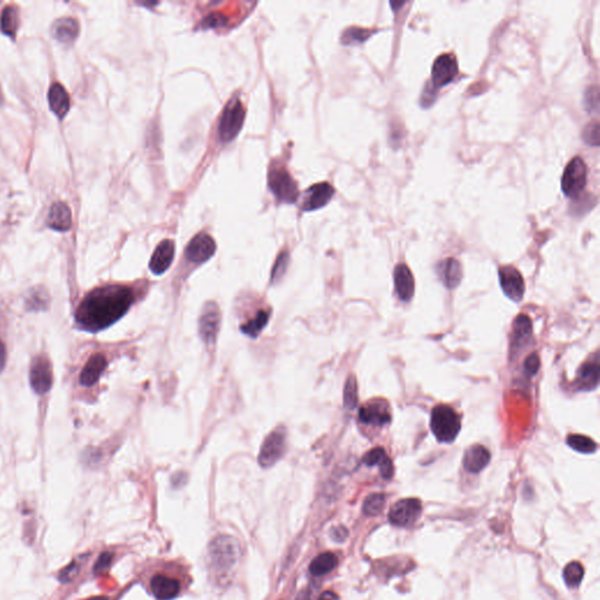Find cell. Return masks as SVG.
Returning <instances> with one entry per match:
<instances>
[{
	"mask_svg": "<svg viewBox=\"0 0 600 600\" xmlns=\"http://www.w3.org/2000/svg\"><path fill=\"white\" fill-rule=\"evenodd\" d=\"M134 293L122 285H108L89 292L75 312L78 328L96 333L120 321L131 309Z\"/></svg>",
	"mask_w": 600,
	"mask_h": 600,
	"instance_id": "obj_1",
	"label": "cell"
},
{
	"mask_svg": "<svg viewBox=\"0 0 600 600\" xmlns=\"http://www.w3.org/2000/svg\"><path fill=\"white\" fill-rule=\"evenodd\" d=\"M240 544L231 536H217L207 548L210 571L222 580L228 578L240 560Z\"/></svg>",
	"mask_w": 600,
	"mask_h": 600,
	"instance_id": "obj_2",
	"label": "cell"
},
{
	"mask_svg": "<svg viewBox=\"0 0 600 600\" xmlns=\"http://www.w3.org/2000/svg\"><path fill=\"white\" fill-rule=\"evenodd\" d=\"M430 430L442 444H451L461 430L460 415L448 404H437L430 415Z\"/></svg>",
	"mask_w": 600,
	"mask_h": 600,
	"instance_id": "obj_3",
	"label": "cell"
},
{
	"mask_svg": "<svg viewBox=\"0 0 600 600\" xmlns=\"http://www.w3.org/2000/svg\"><path fill=\"white\" fill-rule=\"evenodd\" d=\"M587 183V167L582 157L576 156L569 162L562 176V191L569 198L580 197Z\"/></svg>",
	"mask_w": 600,
	"mask_h": 600,
	"instance_id": "obj_4",
	"label": "cell"
},
{
	"mask_svg": "<svg viewBox=\"0 0 600 600\" xmlns=\"http://www.w3.org/2000/svg\"><path fill=\"white\" fill-rule=\"evenodd\" d=\"M245 120V110L240 98H235L230 100L223 110L222 117L219 120V135L223 142H230L237 135L240 134Z\"/></svg>",
	"mask_w": 600,
	"mask_h": 600,
	"instance_id": "obj_5",
	"label": "cell"
},
{
	"mask_svg": "<svg viewBox=\"0 0 600 600\" xmlns=\"http://www.w3.org/2000/svg\"><path fill=\"white\" fill-rule=\"evenodd\" d=\"M269 186L271 191L280 202L295 203L298 198L297 183L284 168H271L269 173Z\"/></svg>",
	"mask_w": 600,
	"mask_h": 600,
	"instance_id": "obj_6",
	"label": "cell"
},
{
	"mask_svg": "<svg viewBox=\"0 0 600 600\" xmlns=\"http://www.w3.org/2000/svg\"><path fill=\"white\" fill-rule=\"evenodd\" d=\"M285 440L286 433L283 426L272 430L265 437L262 448L259 451L258 462L263 468H270L275 466L285 453Z\"/></svg>",
	"mask_w": 600,
	"mask_h": 600,
	"instance_id": "obj_7",
	"label": "cell"
},
{
	"mask_svg": "<svg viewBox=\"0 0 600 600\" xmlns=\"http://www.w3.org/2000/svg\"><path fill=\"white\" fill-rule=\"evenodd\" d=\"M221 328V312L216 302L204 305L198 321L200 337L207 347H214Z\"/></svg>",
	"mask_w": 600,
	"mask_h": 600,
	"instance_id": "obj_8",
	"label": "cell"
},
{
	"mask_svg": "<svg viewBox=\"0 0 600 600\" xmlns=\"http://www.w3.org/2000/svg\"><path fill=\"white\" fill-rule=\"evenodd\" d=\"M458 59L453 53L439 55L432 67V89L437 91L455 80L458 77Z\"/></svg>",
	"mask_w": 600,
	"mask_h": 600,
	"instance_id": "obj_9",
	"label": "cell"
},
{
	"mask_svg": "<svg viewBox=\"0 0 600 600\" xmlns=\"http://www.w3.org/2000/svg\"><path fill=\"white\" fill-rule=\"evenodd\" d=\"M359 420L367 426H387L392 421L390 404L382 399L369 401L360 408Z\"/></svg>",
	"mask_w": 600,
	"mask_h": 600,
	"instance_id": "obj_10",
	"label": "cell"
},
{
	"mask_svg": "<svg viewBox=\"0 0 600 600\" xmlns=\"http://www.w3.org/2000/svg\"><path fill=\"white\" fill-rule=\"evenodd\" d=\"M29 382L33 390L37 394L47 393L51 390L53 383V372L52 365L47 358L38 356L34 358L29 371Z\"/></svg>",
	"mask_w": 600,
	"mask_h": 600,
	"instance_id": "obj_11",
	"label": "cell"
},
{
	"mask_svg": "<svg viewBox=\"0 0 600 600\" xmlns=\"http://www.w3.org/2000/svg\"><path fill=\"white\" fill-rule=\"evenodd\" d=\"M422 513L421 502L418 499L397 501L390 510V522L397 527H407L415 523Z\"/></svg>",
	"mask_w": 600,
	"mask_h": 600,
	"instance_id": "obj_12",
	"label": "cell"
},
{
	"mask_svg": "<svg viewBox=\"0 0 600 600\" xmlns=\"http://www.w3.org/2000/svg\"><path fill=\"white\" fill-rule=\"evenodd\" d=\"M499 275L504 295L513 302H520L525 291V284L520 271L513 266L504 265L499 268Z\"/></svg>",
	"mask_w": 600,
	"mask_h": 600,
	"instance_id": "obj_13",
	"label": "cell"
},
{
	"mask_svg": "<svg viewBox=\"0 0 600 600\" xmlns=\"http://www.w3.org/2000/svg\"><path fill=\"white\" fill-rule=\"evenodd\" d=\"M216 243L212 237L207 233H198L190 240L186 250V257L189 262L200 263L207 262L212 256L215 255Z\"/></svg>",
	"mask_w": 600,
	"mask_h": 600,
	"instance_id": "obj_14",
	"label": "cell"
},
{
	"mask_svg": "<svg viewBox=\"0 0 600 600\" xmlns=\"http://www.w3.org/2000/svg\"><path fill=\"white\" fill-rule=\"evenodd\" d=\"M335 195V188L328 182L316 183L306 190L302 203L304 211L318 210L325 207Z\"/></svg>",
	"mask_w": 600,
	"mask_h": 600,
	"instance_id": "obj_15",
	"label": "cell"
},
{
	"mask_svg": "<svg viewBox=\"0 0 600 600\" xmlns=\"http://www.w3.org/2000/svg\"><path fill=\"white\" fill-rule=\"evenodd\" d=\"M175 256V243L173 240H162L159 247L155 249L152 259H150L149 268L154 275H162L170 268Z\"/></svg>",
	"mask_w": 600,
	"mask_h": 600,
	"instance_id": "obj_16",
	"label": "cell"
},
{
	"mask_svg": "<svg viewBox=\"0 0 600 600\" xmlns=\"http://www.w3.org/2000/svg\"><path fill=\"white\" fill-rule=\"evenodd\" d=\"M394 284L401 300H411L415 292V280L413 273L406 264H397L394 269Z\"/></svg>",
	"mask_w": 600,
	"mask_h": 600,
	"instance_id": "obj_17",
	"label": "cell"
},
{
	"mask_svg": "<svg viewBox=\"0 0 600 600\" xmlns=\"http://www.w3.org/2000/svg\"><path fill=\"white\" fill-rule=\"evenodd\" d=\"M491 460L490 451L482 444H473L467 449L463 456V466L467 471L477 474L482 471L489 464Z\"/></svg>",
	"mask_w": 600,
	"mask_h": 600,
	"instance_id": "obj_18",
	"label": "cell"
},
{
	"mask_svg": "<svg viewBox=\"0 0 600 600\" xmlns=\"http://www.w3.org/2000/svg\"><path fill=\"white\" fill-rule=\"evenodd\" d=\"M437 271L442 284L449 290L458 288L462 280V268L458 259L447 258L441 261L437 264Z\"/></svg>",
	"mask_w": 600,
	"mask_h": 600,
	"instance_id": "obj_19",
	"label": "cell"
},
{
	"mask_svg": "<svg viewBox=\"0 0 600 600\" xmlns=\"http://www.w3.org/2000/svg\"><path fill=\"white\" fill-rule=\"evenodd\" d=\"M599 383V361H587L579 369L576 379V390L590 392L596 390Z\"/></svg>",
	"mask_w": 600,
	"mask_h": 600,
	"instance_id": "obj_20",
	"label": "cell"
},
{
	"mask_svg": "<svg viewBox=\"0 0 600 600\" xmlns=\"http://www.w3.org/2000/svg\"><path fill=\"white\" fill-rule=\"evenodd\" d=\"M150 589L157 599L170 600L179 594L181 585L176 579L169 578L167 576L157 575L152 579Z\"/></svg>",
	"mask_w": 600,
	"mask_h": 600,
	"instance_id": "obj_21",
	"label": "cell"
},
{
	"mask_svg": "<svg viewBox=\"0 0 600 600\" xmlns=\"http://www.w3.org/2000/svg\"><path fill=\"white\" fill-rule=\"evenodd\" d=\"M363 462L367 467L378 466L385 480H390L394 474L393 463L382 448H374L365 454Z\"/></svg>",
	"mask_w": 600,
	"mask_h": 600,
	"instance_id": "obj_22",
	"label": "cell"
},
{
	"mask_svg": "<svg viewBox=\"0 0 600 600\" xmlns=\"http://www.w3.org/2000/svg\"><path fill=\"white\" fill-rule=\"evenodd\" d=\"M107 367V360L102 354H94L93 357L88 360L87 364L85 366L84 369L81 372L80 382L81 385L86 387H91L98 382V379L101 376L102 373Z\"/></svg>",
	"mask_w": 600,
	"mask_h": 600,
	"instance_id": "obj_23",
	"label": "cell"
},
{
	"mask_svg": "<svg viewBox=\"0 0 600 600\" xmlns=\"http://www.w3.org/2000/svg\"><path fill=\"white\" fill-rule=\"evenodd\" d=\"M47 224L52 229L58 231H66L72 224V215L69 207L62 202L53 204L48 214Z\"/></svg>",
	"mask_w": 600,
	"mask_h": 600,
	"instance_id": "obj_24",
	"label": "cell"
},
{
	"mask_svg": "<svg viewBox=\"0 0 600 600\" xmlns=\"http://www.w3.org/2000/svg\"><path fill=\"white\" fill-rule=\"evenodd\" d=\"M48 102H50V107L53 110V113L60 119L68 113L69 103H71L69 95L67 94V92H66L65 88L62 87L61 85L54 84L50 88Z\"/></svg>",
	"mask_w": 600,
	"mask_h": 600,
	"instance_id": "obj_25",
	"label": "cell"
},
{
	"mask_svg": "<svg viewBox=\"0 0 600 600\" xmlns=\"http://www.w3.org/2000/svg\"><path fill=\"white\" fill-rule=\"evenodd\" d=\"M513 346L516 351L523 347L527 340L532 338V319L525 314L517 316L515 324H513Z\"/></svg>",
	"mask_w": 600,
	"mask_h": 600,
	"instance_id": "obj_26",
	"label": "cell"
},
{
	"mask_svg": "<svg viewBox=\"0 0 600 600\" xmlns=\"http://www.w3.org/2000/svg\"><path fill=\"white\" fill-rule=\"evenodd\" d=\"M79 33V25L74 19L64 18L55 22L53 25V36L64 44H71L75 41Z\"/></svg>",
	"mask_w": 600,
	"mask_h": 600,
	"instance_id": "obj_27",
	"label": "cell"
},
{
	"mask_svg": "<svg viewBox=\"0 0 600 600\" xmlns=\"http://www.w3.org/2000/svg\"><path fill=\"white\" fill-rule=\"evenodd\" d=\"M338 565V558L335 553H325L316 557L309 565V572L314 576L328 575Z\"/></svg>",
	"mask_w": 600,
	"mask_h": 600,
	"instance_id": "obj_28",
	"label": "cell"
},
{
	"mask_svg": "<svg viewBox=\"0 0 600 600\" xmlns=\"http://www.w3.org/2000/svg\"><path fill=\"white\" fill-rule=\"evenodd\" d=\"M270 312L266 309H262L256 314L255 318L249 321L248 323L240 326V331L245 335H248L250 338H257L261 332L265 328L266 325L269 323Z\"/></svg>",
	"mask_w": 600,
	"mask_h": 600,
	"instance_id": "obj_29",
	"label": "cell"
},
{
	"mask_svg": "<svg viewBox=\"0 0 600 600\" xmlns=\"http://www.w3.org/2000/svg\"><path fill=\"white\" fill-rule=\"evenodd\" d=\"M374 29H363V27H349L342 33V43L347 46L364 44L365 41L374 34Z\"/></svg>",
	"mask_w": 600,
	"mask_h": 600,
	"instance_id": "obj_30",
	"label": "cell"
},
{
	"mask_svg": "<svg viewBox=\"0 0 600 600\" xmlns=\"http://www.w3.org/2000/svg\"><path fill=\"white\" fill-rule=\"evenodd\" d=\"M566 442L573 451L582 453V454H593L598 449L596 442L585 435H579V434L569 435Z\"/></svg>",
	"mask_w": 600,
	"mask_h": 600,
	"instance_id": "obj_31",
	"label": "cell"
},
{
	"mask_svg": "<svg viewBox=\"0 0 600 600\" xmlns=\"http://www.w3.org/2000/svg\"><path fill=\"white\" fill-rule=\"evenodd\" d=\"M584 578V566L579 562H572L564 569V579L566 585L577 587Z\"/></svg>",
	"mask_w": 600,
	"mask_h": 600,
	"instance_id": "obj_32",
	"label": "cell"
},
{
	"mask_svg": "<svg viewBox=\"0 0 600 600\" xmlns=\"http://www.w3.org/2000/svg\"><path fill=\"white\" fill-rule=\"evenodd\" d=\"M18 12L15 8H6L1 15L0 24L5 34L15 37V31L18 29Z\"/></svg>",
	"mask_w": 600,
	"mask_h": 600,
	"instance_id": "obj_33",
	"label": "cell"
},
{
	"mask_svg": "<svg viewBox=\"0 0 600 600\" xmlns=\"http://www.w3.org/2000/svg\"><path fill=\"white\" fill-rule=\"evenodd\" d=\"M386 504V496L383 494H372L365 499L363 511L367 516H378L381 513Z\"/></svg>",
	"mask_w": 600,
	"mask_h": 600,
	"instance_id": "obj_34",
	"label": "cell"
},
{
	"mask_svg": "<svg viewBox=\"0 0 600 600\" xmlns=\"http://www.w3.org/2000/svg\"><path fill=\"white\" fill-rule=\"evenodd\" d=\"M358 382L357 379L351 375L346 381L345 390H344V404L349 411H353L358 404Z\"/></svg>",
	"mask_w": 600,
	"mask_h": 600,
	"instance_id": "obj_35",
	"label": "cell"
},
{
	"mask_svg": "<svg viewBox=\"0 0 600 600\" xmlns=\"http://www.w3.org/2000/svg\"><path fill=\"white\" fill-rule=\"evenodd\" d=\"M288 262H290L288 252L283 251L278 256V258L273 265L272 275H271L272 283H278L284 277L285 272L288 270Z\"/></svg>",
	"mask_w": 600,
	"mask_h": 600,
	"instance_id": "obj_36",
	"label": "cell"
},
{
	"mask_svg": "<svg viewBox=\"0 0 600 600\" xmlns=\"http://www.w3.org/2000/svg\"><path fill=\"white\" fill-rule=\"evenodd\" d=\"M583 140L590 146H599V122L593 121L586 124V127L583 131Z\"/></svg>",
	"mask_w": 600,
	"mask_h": 600,
	"instance_id": "obj_37",
	"label": "cell"
},
{
	"mask_svg": "<svg viewBox=\"0 0 600 600\" xmlns=\"http://www.w3.org/2000/svg\"><path fill=\"white\" fill-rule=\"evenodd\" d=\"M585 107L589 112H598L599 108V89L598 86H591L585 92Z\"/></svg>",
	"mask_w": 600,
	"mask_h": 600,
	"instance_id": "obj_38",
	"label": "cell"
},
{
	"mask_svg": "<svg viewBox=\"0 0 600 600\" xmlns=\"http://www.w3.org/2000/svg\"><path fill=\"white\" fill-rule=\"evenodd\" d=\"M112 560H113V555H112V553H102L101 556L98 557V559L96 560L94 569H93L95 573H96V575H100V573H103V572L107 571V570L110 569Z\"/></svg>",
	"mask_w": 600,
	"mask_h": 600,
	"instance_id": "obj_39",
	"label": "cell"
},
{
	"mask_svg": "<svg viewBox=\"0 0 600 600\" xmlns=\"http://www.w3.org/2000/svg\"><path fill=\"white\" fill-rule=\"evenodd\" d=\"M539 357L537 353H532L530 354L529 357L525 359V363H524V372L527 373L529 376H534V375L537 373L539 371Z\"/></svg>",
	"mask_w": 600,
	"mask_h": 600,
	"instance_id": "obj_40",
	"label": "cell"
},
{
	"mask_svg": "<svg viewBox=\"0 0 600 600\" xmlns=\"http://www.w3.org/2000/svg\"><path fill=\"white\" fill-rule=\"evenodd\" d=\"M47 298L48 297L45 292L43 293V292L38 290L34 295L32 293V295H29V299H34V302H27V305L33 309H41V306H43V309H45L46 305H47Z\"/></svg>",
	"mask_w": 600,
	"mask_h": 600,
	"instance_id": "obj_41",
	"label": "cell"
},
{
	"mask_svg": "<svg viewBox=\"0 0 600 600\" xmlns=\"http://www.w3.org/2000/svg\"><path fill=\"white\" fill-rule=\"evenodd\" d=\"M78 572H79V565L73 562L67 568L62 570L61 573L59 575V579L61 583H69L78 575Z\"/></svg>",
	"mask_w": 600,
	"mask_h": 600,
	"instance_id": "obj_42",
	"label": "cell"
},
{
	"mask_svg": "<svg viewBox=\"0 0 600 600\" xmlns=\"http://www.w3.org/2000/svg\"><path fill=\"white\" fill-rule=\"evenodd\" d=\"M226 24V17H223L222 15H219V13H212V15H207L205 20H204V26L205 27H209V29H214V27H221V26H224Z\"/></svg>",
	"mask_w": 600,
	"mask_h": 600,
	"instance_id": "obj_43",
	"label": "cell"
},
{
	"mask_svg": "<svg viewBox=\"0 0 600 600\" xmlns=\"http://www.w3.org/2000/svg\"><path fill=\"white\" fill-rule=\"evenodd\" d=\"M349 535V532L344 527H335L332 530V539H335V542H342L345 541L346 537Z\"/></svg>",
	"mask_w": 600,
	"mask_h": 600,
	"instance_id": "obj_44",
	"label": "cell"
},
{
	"mask_svg": "<svg viewBox=\"0 0 600 600\" xmlns=\"http://www.w3.org/2000/svg\"><path fill=\"white\" fill-rule=\"evenodd\" d=\"M5 364H6V349L3 342L0 340V373L4 369Z\"/></svg>",
	"mask_w": 600,
	"mask_h": 600,
	"instance_id": "obj_45",
	"label": "cell"
},
{
	"mask_svg": "<svg viewBox=\"0 0 600 600\" xmlns=\"http://www.w3.org/2000/svg\"><path fill=\"white\" fill-rule=\"evenodd\" d=\"M338 596L335 594V592H332V591H326V592L323 593L321 597H319V599L318 600H338Z\"/></svg>",
	"mask_w": 600,
	"mask_h": 600,
	"instance_id": "obj_46",
	"label": "cell"
},
{
	"mask_svg": "<svg viewBox=\"0 0 600 600\" xmlns=\"http://www.w3.org/2000/svg\"><path fill=\"white\" fill-rule=\"evenodd\" d=\"M87 600H108L105 597H94V598H91V599Z\"/></svg>",
	"mask_w": 600,
	"mask_h": 600,
	"instance_id": "obj_47",
	"label": "cell"
}]
</instances>
